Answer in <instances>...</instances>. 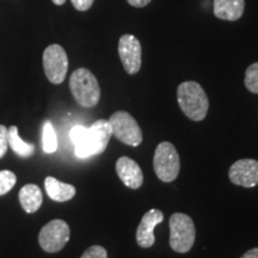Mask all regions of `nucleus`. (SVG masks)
<instances>
[{
    "instance_id": "obj_14",
    "label": "nucleus",
    "mask_w": 258,
    "mask_h": 258,
    "mask_svg": "<svg viewBox=\"0 0 258 258\" xmlns=\"http://www.w3.org/2000/svg\"><path fill=\"white\" fill-rule=\"evenodd\" d=\"M44 188L48 196L56 202H66L70 201L74 198L77 190L72 184L69 183H62L59 179L54 178V177H47L44 179Z\"/></svg>"
},
{
    "instance_id": "obj_2",
    "label": "nucleus",
    "mask_w": 258,
    "mask_h": 258,
    "mask_svg": "<svg viewBox=\"0 0 258 258\" xmlns=\"http://www.w3.org/2000/svg\"><path fill=\"white\" fill-rule=\"evenodd\" d=\"M70 90L79 105L83 108H93L101 99V88L98 80L91 71L78 69L71 74Z\"/></svg>"
},
{
    "instance_id": "obj_10",
    "label": "nucleus",
    "mask_w": 258,
    "mask_h": 258,
    "mask_svg": "<svg viewBox=\"0 0 258 258\" xmlns=\"http://www.w3.org/2000/svg\"><path fill=\"white\" fill-rule=\"evenodd\" d=\"M228 178L233 184L252 188L258 184V160L240 159L231 165Z\"/></svg>"
},
{
    "instance_id": "obj_6",
    "label": "nucleus",
    "mask_w": 258,
    "mask_h": 258,
    "mask_svg": "<svg viewBox=\"0 0 258 258\" xmlns=\"http://www.w3.org/2000/svg\"><path fill=\"white\" fill-rule=\"evenodd\" d=\"M111 125L112 137L127 146L137 147L143 143V131L139 127L135 118L127 111H116L109 118Z\"/></svg>"
},
{
    "instance_id": "obj_1",
    "label": "nucleus",
    "mask_w": 258,
    "mask_h": 258,
    "mask_svg": "<svg viewBox=\"0 0 258 258\" xmlns=\"http://www.w3.org/2000/svg\"><path fill=\"white\" fill-rule=\"evenodd\" d=\"M177 101L180 110L191 121H202L207 116L209 99L199 83L184 82L177 89Z\"/></svg>"
},
{
    "instance_id": "obj_16",
    "label": "nucleus",
    "mask_w": 258,
    "mask_h": 258,
    "mask_svg": "<svg viewBox=\"0 0 258 258\" xmlns=\"http://www.w3.org/2000/svg\"><path fill=\"white\" fill-rule=\"evenodd\" d=\"M9 146L15 153L21 157H30L35 152V146L32 144H27L19 137L18 129L16 125H11L9 129Z\"/></svg>"
},
{
    "instance_id": "obj_15",
    "label": "nucleus",
    "mask_w": 258,
    "mask_h": 258,
    "mask_svg": "<svg viewBox=\"0 0 258 258\" xmlns=\"http://www.w3.org/2000/svg\"><path fill=\"white\" fill-rule=\"evenodd\" d=\"M43 196L41 189L36 184H25L19 190V202L22 207L29 214L37 212L40 209Z\"/></svg>"
},
{
    "instance_id": "obj_18",
    "label": "nucleus",
    "mask_w": 258,
    "mask_h": 258,
    "mask_svg": "<svg viewBox=\"0 0 258 258\" xmlns=\"http://www.w3.org/2000/svg\"><path fill=\"white\" fill-rule=\"evenodd\" d=\"M244 83L250 92L258 95V62H254L247 67Z\"/></svg>"
},
{
    "instance_id": "obj_17",
    "label": "nucleus",
    "mask_w": 258,
    "mask_h": 258,
    "mask_svg": "<svg viewBox=\"0 0 258 258\" xmlns=\"http://www.w3.org/2000/svg\"><path fill=\"white\" fill-rule=\"evenodd\" d=\"M42 144L46 153H54L57 150V138L50 121H46L42 131Z\"/></svg>"
},
{
    "instance_id": "obj_19",
    "label": "nucleus",
    "mask_w": 258,
    "mask_h": 258,
    "mask_svg": "<svg viewBox=\"0 0 258 258\" xmlns=\"http://www.w3.org/2000/svg\"><path fill=\"white\" fill-rule=\"evenodd\" d=\"M16 182H17V177L12 171H0V196L8 194L10 190L14 188Z\"/></svg>"
},
{
    "instance_id": "obj_21",
    "label": "nucleus",
    "mask_w": 258,
    "mask_h": 258,
    "mask_svg": "<svg viewBox=\"0 0 258 258\" xmlns=\"http://www.w3.org/2000/svg\"><path fill=\"white\" fill-rule=\"evenodd\" d=\"M80 258H108V252L103 246L93 245V246L89 247Z\"/></svg>"
},
{
    "instance_id": "obj_8",
    "label": "nucleus",
    "mask_w": 258,
    "mask_h": 258,
    "mask_svg": "<svg viewBox=\"0 0 258 258\" xmlns=\"http://www.w3.org/2000/svg\"><path fill=\"white\" fill-rule=\"evenodd\" d=\"M43 69L47 79L51 84H61L69 71V57L60 44H51L43 53Z\"/></svg>"
},
{
    "instance_id": "obj_5",
    "label": "nucleus",
    "mask_w": 258,
    "mask_h": 258,
    "mask_svg": "<svg viewBox=\"0 0 258 258\" xmlns=\"http://www.w3.org/2000/svg\"><path fill=\"white\" fill-rule=\"evenodd\" d=\"M112 137L111 125L109 121L98 120L89 127L88 137L83 144L76 146V154L79 158H88L101 154L105 151Z\"/></svg>"
},
{
    "instance_id": "obj_20",
    "label": "nucleus",
    "mask_w": 258,
    "mask_h": 258,
    "mask_svg": "<svg viewBox=\"0 0 258 258\" xmlns=\"http://www.w3.org/2000/svg\"><path fill=\"white\" fill-rule=\"evenodd\" d=\"M88 132L89 128L84 127V125H76V127H73L70 132L71 140H72V143L76 145V146L77 145L83 144L84 141L86 140V137H88Z\"/></svg>"
},
{
    "instance_id": "obj_9",
    "label": "nucleus",
    "mask_w": 258,
    "mask_h": 258,
    "mask_svg": "<svg viewBox=\"0 0 258 258\" xmlns=\"http://www.w3.org/2000/svg\"><path fill=\"white\" fill-rule=\"evenodd\" d=\"M118 55L124 71L128 74L133 76L140 71L143 48L140 41L133 35H122L118 41Z\"/></svg>"
},
{
    "instance_id": "obj_3",
    "label": "nucleus",
    "mask_w": 258,
    "mask_h": 258,
    "mask_svg": "<svg viewBox=\"0 0 258 258\" xmlns=\"http://www.w3.org/2000/svg\"><path fill=\"white\" fill-rule=\"evenodd\" d=\"M170 246L178 253H186L195 243L196 231L192 219L184 213H175L170 218Z\"/></svg>"
},
{
    "instance_id": "obj_12",
    "label": "nucleus",
    "mask_w": 258,
    "mask_h": 258,
    "mask_svg": "<svg viewBox=\"0 0 258 258\" xmlns=\"http://www.w3.org/2000/svg\"><path fill=\"white\" fill-rule=\"evenodd\" d=\"M120 179L125 186L131 189H139L144 184V173L137 161L129 157H121L115 165Z\"/></svg>"
},
{
    "instance_id": "obj_11",
    "label": "nucleus",
    "mask_w": 258,
    "mask_h": 258,
    "mask_svg": "<svg viewBox=\"0 0 258 258\" xmlns=\"http://www.w3.org/2000/svg\"><path fill=\"white\" fill-rule=\"evenodd\" d=\"M163 220L164 214L159 209H151V211L145 213L137 230V243L139 246L144 247V249L153 246L154 241H156L154 228H156V226L161 224Z\"/></svg>"
},
{
    "instance_id": "obj_26",
    "label": "nucleus",
    "mask_w": 258,
    "mask_h": 258,
    "mask_svg": "<svg viewBox=\"0 0 258 258\" xmlns=\"http://www.w3.org/2000/svg\"><path fill=\"white\" fill-rule=\"evenodd\" d=\"M55 5H63L66 3V0H51Z\"/></svg>"
},
{
    "instance_id": "obj_23",
    "label": "nucleus",
    "mask_w": 258,
    "mask_h": 258,
    "mask_svg": "<svg viewBox=\"0 0 258 258\" xmlns=\"http://www.w3.org/2000/svg\"><path fill=\"white\" fill-rule=\"evenodd\" d=\"M76 10L78 11H88V10L93 5L95 0H71Z\"/></svg>"
},
{
    "instance_id": "obj_25",
    "label": "nucleus",
    "mask_w": 258,
    "mask_h": 258,
    "mask_svg": "<svg viewBox=\"0 0 258 258\" xmlns=\"http://www.w3.org/2000/svg\"><path fill=\"white\" fill-rule=\"evenodd\" d=\"M240 258H258V247L246 251Z\"/></svg>"
},
{
    "instance_id": "obj_7",
    "label": "nucleus",
    "mask_w": 258,
    "mask_h": 258,
    "mask_svg": "<svg viewBox=\"0 0 258 258\" xmlns=\"http://www.w3.org/2000/svg\"><path fill=\"white\" fill-rule=\"evenodd\" d=\"M70 226L66 221L55 219L42 227L38 234V243L46 252L54 253L62 250L70 240Z\"/></svg>"
},
{
    "instance_id": "obj_22",
    "label": "nucleus",
    "mask_w": 258,
    "mask_h": 258,
    "mask_svg": "<svg viewBox=\"0 0 258 258\" xmlns=\"http://www.w3.org/2000/svg\"><path fill=\"white\" fill-rule=\"evenodd\" d=\"M9 148V128L0 124V159L5 156Z\"/></svg>"
},
{
    "instance_id": "obj_24",
    "label": "nucleus",
    "mask_w": 258,
    "mask_h": 258,
    "mask_svg": "<svg viewBox=\"0 0 258 258\" xmlns=\"http://www.w3.org/2000/svg\"><path fill=\"white\" fill-rule=\"evenodd\" d=\"M128 4L134 6V8H145L150 4L152 0H127Z\"/></svg>"
},
{
    "instance_id": "obj_4",
    "label": "nucleus",
    "mask_w": 258,
    "mask_h": 258,
    "mask_svg": "<svg viewBox=\"0 0 258 258\" xmlns=\"http://www.w3.org/2000/svg\"><path fill=\"white\" fill-rule=\"evenodd\" d=\"M153 169L158 178L164 183L173 182L179 175L180 159L176 147L169 141L160 143L153 157Z\"/></svg>"
},
{
    "instance_id": "obj_13",
    "label": "nucleus",
    "mask_w": 258,
    "mask_h": 258,
    "mask_svg": "<svg viewBox=\"0 0 258 258\" xmlns=\"http://www.w3.org/2000/svg\"><path fill=\"white\" fill-rule=\"evenodd\" d=\"M245 0H214L213 11L222 21L235 22L244 14Z\"/></svg>"
}]
</instances>
